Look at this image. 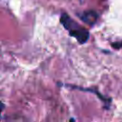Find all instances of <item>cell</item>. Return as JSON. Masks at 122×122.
Instances as JSON below:
<instances>
[{
  "label": "cell",
  "instance_id": "1",
  "mask_svg": "<svg viewBox=\"0 0 122 122\" xmlns=\"http://www.w3.org/2000/svg\"><path fill=\"white\" fill-rule=\"evenodd\" d=\"M60 22H61L62 26L69 31L70 35L74 37L78 43L85 44L88 41V39L90 37V33H89L88 30L85 29L84 27L80 26L79 24H77L67 13H62Z\"/></svg>",
  "mask_w": 122,
  "mask_h": 122
},
{
  "label": "cell",
  "instance_id": "2",
  "mask_svg": "<svg viewBox=\"0 0 122 122\" xmlns=\"http://www.w3.org/2000/svg\"><path fill=\"white\" fill-rule=\"evenodd\" d=\"M78 17L90 26H93L97 21L98 14L94 10H85L81 13H78Z\"/></svg>",
  "mask_w": 122,
  "mask_h": 122
},
{
  "label": "cell",
  "instance_id": "3",
  "mask_svg": "<svg viewBox=\"0 0 122 122\" xmlns=\"http://www.w3.org/2000/svg\"><path fill=\"white\" fill-rule=\"evenodd\" d=\"M71 88H73V89H78V90H81V91H86V92H92V93H94V94H96L99 98H100V100L104 103V105H105V108L106 109H108L109 108V106H110V103H111V99L110 98H106L105 96H103V95H101L97 91H95L94 89H85V88H80V87H74V86H71Z\"/></svg>",
  "mask_w": 122,
  "mask_h": 122
},
{
  "label": "cell",
  "instance_id": "4",
  "mask_svg": "<svg viewBox=\"0 0 122 122\" xmlns=\"http://www.w3.org/2000/svg\"><path fill=\"white\" fill-rule=\"evenodd\" d=\"M112 48L114 49H122V41H118V42H113L112 43Z\"/></svg>",
  "mask_w": 122,
  "mask_h": 122
},
{
  "label": "cell",
  "instance_id": "5",
  "mask_svg": "<svg viewBox=\"0 0 122 122\" xmlns=\"http://www.w3.org/2000/svg\"><path fill=\"white\" fill-rule=\"evenodd\" d=\"M3 109H4V104L0 102V113H1V112H2ZM0 119H1V118H0Z\"/></svg>",
  "mask_w": 122,
  "mask_h": 122
}]
</instances>
